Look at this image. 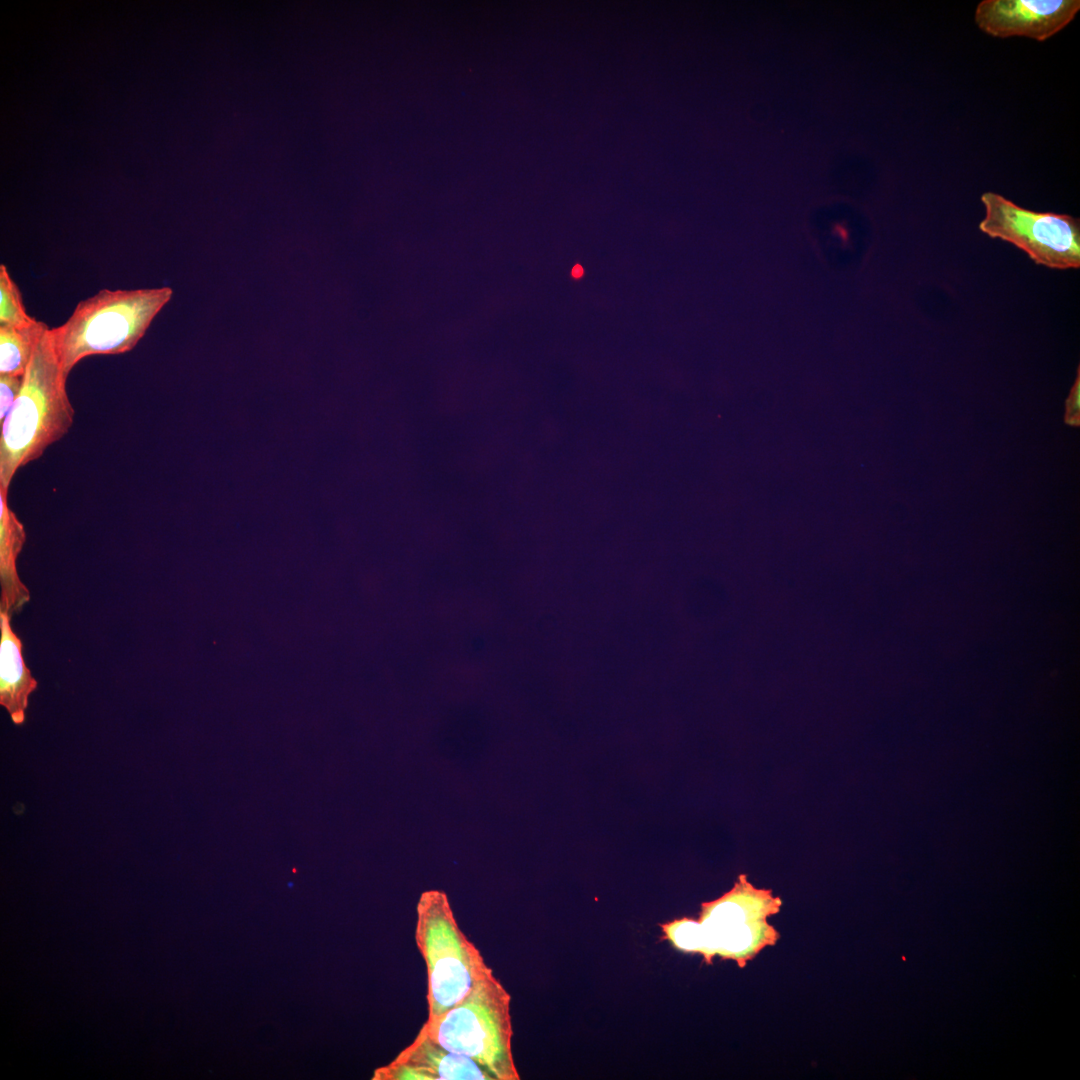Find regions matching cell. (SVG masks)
Instances as JSON below:
<instances>
[{
  "mask_svg": "<svg viewBox=\"0 0 1080 1080\" xmlns=\"http://www.w3.org/2000/svg\"><path fill=\"white\" fill-rule=\"evenodd\" d=\"M167 286L102 289L80 301L49 334L64 375L82 359L131 351L172 297Z\"/></svg>",
  "mask_w": 1080,
  "mask_h": 1080,
  "instance_id": "obj_2",
  "label": "cell"
},
{
  "mask_svg": "<svg viewBox=\"0 0 1080 1080\" xmlns=\"http://www.w3.org/2000/svg\"><path fill=\"white\" fill-rule=\"evenodd\" d=\"M416 913L415 942L427 969V1019H434L466 998L491 968L459 927L444 892H423Z\"/></svg>",
  "mask_w": 1080,
  "mask_h": 1080,
  "instance_id": "obj_4",
  "label": "cell"
},
{
  "mask_svg": "<svg viewBox=\"0 0 1080 1080\" xmlns=\"http://www.w3.org/2000/svg\"><path fill=\"white\" fill-rule=\"evenodd\" d=\"M985 217L979 229L1009 242L1039 265L1053 269L1080 267V221L1068 214L1025 209L995 192L981 195Z\"/></svg>",
  "mask_w": 1080,
  "mask_h": 1080,
  "instance_id": "obj_6",
  "label": "cell"
},
{
  "mask_svg": "<svg viewBox=\"0 0 1080 1080\" xmlns=\"http://www.w3.org/2000/svg\"><path fill=\"white\" fill-rule=\"evenodd\" d=\"M23 378L24 376L0 375V422L6 418L15 403Z\"/></svg>",
  "mask_w": 1080,
  "mask_h": 1080,
  "instance_id": "obj_13",
  "label": "cell"
},
{
  "mask_svg": "<svg viewBox=\"0 0 1080 1080\" xmlns=\"http://www.w3.org/2000/svg\"><path fill=\"white\" fill-rule=\"evenodd\" d=\"M373 1080H496L475 1061L449 1052L422 1030L389 1064L374 1071Z\"/></svg>",
  "mask_w": 1080,
  "mask_h": 1080,
  "instance_id": "obj_8",
  "label": "cell"
},
{
  "mask_svg": "<svg viewBox=\"0 0 1080 1080\" xmlns=\"http://www.w3.org/2000/svg\"><path fill=\"white\" fill-rule=\"evenodd\" d=\"M11 617L0 611V704L19 725L25 720L29 695L38 683L24 662L22 641L11 627Z\"/></svg>",
  "mask_w": 1080,
  "mask_h": 1080,
  "instance_id": "obj_9",
  "label": "cell"
},
{
  "mask_svg": "<svg viewBox=\"0 0 1080 1080\" xmlns=\"http://www.w3.org/2000/svg\"><path fill=\"white\" fill-rule=\"evenodd\" d=\"M1079 9V0H984L976 8L975 22L994 37L1044 41L1067 26Z\"/></svg>",
  "mask_w": 1080,
  "mask_h": 1080,
  "instance_id": "obj_7",
  "label": "cell"
},
{
  "mask_svg": "<svg viewBox=\"0 0 1080 1080\" xmlns=\"http://www.w3.org/2000/svg\"><path fill=\"white\" fill-rule=\"evenodd\" d=\"M782 901L771 890L754 887L741 874L732 889L703 902L696 920L697 953L706 964L718 955L735 960L739 967L763 948L776 944L780 935L767 918L780 911Z\"/></svg>",
  "mask_w": 1080,
  "mask_h": 1080,
  "instance_id": "obj_5",
  "label": "cell"
},
{
  "mask_svg": "<svg viewBox=\"0 0 1080 1080\" xmlns=\"http://www.w3.org/2000/svg\"><path fill=\"white\" fill-rule=\"evenodd\" d=\"M1079 389H1080V387H1079V376H1077V380H1076V382H1075V384H1074V386H1073V388L1071 390V394H1070L1069 399H1068V413H1069V416L1073 417V418L1076 417V415H1078V413H1079V407H1080V404H1079V399H1080L1079 391L1080 390Z\"/></svg>",
  "mask_w": 1080,
  "mask_h": 1080,
  "instance_id": "obj_14",
  "label": "cell"
},
{
  "mask_svg": "<svg viewBox=\"0 0 1080 1080\" xmlns=\"http://www.w3.org/2000/svg\"><path fill=\"white\" fill-rule=\"evenodd\" d=\"M48 329L38 320L26 325L0 324V375L24 376L36 345Z\"/></svg>",
  "mask_w": 1080,
  "mask_h": 1080,
  "instance_id": "obj_11",
  "label": "cell"
},
{
  "mask_svg": "<svg viewBox=\"0 0 1080 1080\" xmlns=\"http://www.w3.org/2000/svg\"><path fill=\"white\" fill-rule=\"evenodd\" d=\"M23 304L21 292L7 267L0 265V324L26 325L35 322Z\"/></svg>",
  "mask_w": 1080,
  "mask_h": 1080,
  "instance_id": "obj_12",
  "label": "cell"
},
{
  "mask_svg": "<svg viewBox=\"0 0 1080 1080\" xmlns=\"http://www.w3.org/2000/svg\"><path fill=\"white\" fill-rule=\"evenodd\" d=\"M511 996L491 969L459 1004L422 1030L454 1054L487 1069L496 1080H519L512 1053Z\"/></svg>",
  "mask_w": 1080,
  "mask_h": 1080,
  "instance_id": "obj_3",
  "label": "cell"
},
{
  "mask_svg": "<svg viewBox=\"0 0 1080 1080\" xmlns=\"http://www.w3.org/2000/svg\"><path fill=\"white\" fill-rule=\"evenodd\" d=\"M26 540L23 524L7 503V491L0 488V611L12 616L29 602L30 593L21 581L16 561Z\"/></svg>",
  "mask_w": 1080,
  "mask_h": 1080,
  "instance_id": "obj_10",
  "label": "cell"
},
{
  "mask_svg": "<svg viewBox=\"0 0 1080 1080\" xmlns=\"http://www.w3.org/2000/svg\"><path fill=\"white\" fill-rule=\"evenodd\" d=\"M49 329L36 345L20 393L1 422L0 488L5 491L19 468L38 459L73 424L67 377Z\"/></svg>",
  "mask_w": 1080,
  "mask_h": 1080,
  "instance_id": "obj_1",
  "label": "cell"
},
{
  "mask_svg": "<svg viewBox=\"0 0 1080 1080\" xmlns=\"http://www.w3.org/2000/svg\"><path fill=\"white\" fill-rule=\"evenodd\" d=\"M571 273H572L573 277L580 278L583 275L584 270L580 265H576V266L573 267Z\"/></svg>",
  "mask_w": 1080,
  "mask_h": 1080,
  "instance_id": "obj_15",
  "label": "cell"
}]
</instances>
